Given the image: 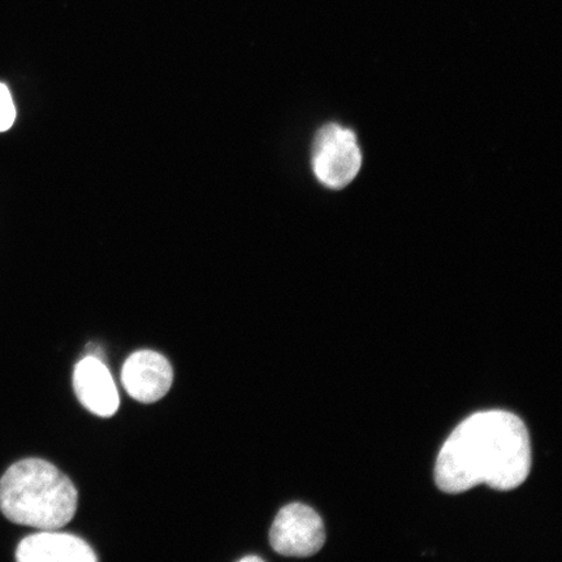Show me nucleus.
Wrapping results in <instances>:
<instances>
[{
    "label": "nucleus",
    "mask_w": 562,
    "mask_h": 562,
    "mask_svg": "<svg viewBox=\"0 0 562 562\" xmlns=\"http://www.w3.org/2000/svg\"><path fill=\"white\" fill-rule=\"evenodd\" d=\"M531 470L529 431L515 414L487 411L473 414L454 428L440 449L435 482L447 494H462L487 484L515 490Z\"/></svg>",
    "instance_id": "f257e3e1"
},
{
    "label": "nucleus",
    "mask_w": 562,
    "mask_h": 562,
    "mask_svg": "<svg viewBox=\"0 0 562 562\" xmlns=\"http://www.w3.org/2000/svg\"><path fill=\"white\" fill-rule=\"evenodd\" d=\"M77 502L72 481L45 460H21L0 477V510L16 525L59 530L72 521Z\"/></svg>",
    "instance_id": "f03ea898"
},
{
    "label": "nucleus",
    "mask_w": 562,
    "mask_h": 562,
    "mask_svg": "<svg viewBox=\"0 0 562 562\" xmlns=\"http://www.w3.org/2000/svg\"><path fill=\"white\" fill-rule=\"evenodd\" d=\"M312 165L323 186L331 189L349 186L362 166L356 133L339 124L323 126L314 138Z\"/></svg>",
    "instance_id": "7ed1b4c3"
},
{
    "label": "nucleus",
    "mask_w": 562,
    "mask_h": 562,
    "mask_svg": "<svg viewBox=\"0 0 562 562\" xmlns=\"http://www.w3.org/2000/svg\"><path fill=\"white\" fill-rule=\"evenodd\" d=\"M326 542L322 518L305 504L293 503L278 513L270 530V543L286 558H308Z\"/></svg>",
    "instance_id": "20e7f679"
},
{
    "label": "nucleus",
    "mask_w": 562,
    "mask_h": 562,
    "mask_svg": "<svg viewBox=\"0 0 562 562\" xmlns=\"http://www.w3.org/2000/svg\"><path fill=\"white\" fill-rule=\"evenodd\" d=\"M173 370L167 358L153 350H139L128 357L122 370V383L136 402L153 404L171 390Z\"/></svg>",
    "instance_id": "39448f33"
},
{
    "label": "nucleus",
    "mask_w": 562,
    "mask_h": 562,
    "mask_svg": "<svg viewBox=\"0 0 562 562\" xmlns=\"http://www.w3.org/2000/svg\"><path fill=\"white\" fill-rule=\"evenodd\" d=\"M74 389L80 403L95 416L112 417L121 404L114 379L101 358L94 356L76 364Z\"/></svg>",
    "instance_id": "423d86ee"
},
{
    "label": "nucleus",
    "mask_w": 562,
    "mask_h": 562,
    "mask_svg": "<svg viewBox=\"0 0 562 562\" xmlns=\"http://www.w3.org/2000/svg\"><path fill=\"white\" fill-rule=\"evenodd\" d=\"M19 562H95L97 557L86 540L70 533L42 530L19 543Z\"/></svg>",
    "instance_id": "0eeeda50"
},
{
    "label": "nucleus",
    "mask_w": 562,
    "mask_h": 562,
    "mask_svg": "<svg viewBox=\"0 0 562 562\" xmlns=\"http://www.w3.org/2000/svg\"><path fill=\"white\" fill-rule=\"evenodd\" d=\"M16 119L15 103H13L11 91L5 83L0 82V132L11 128Z\"/></svg>",
    "instance_id": "6e6552de"
},
{
    "label": "nucleus",
    "mask_w": 562,
    "mask_h": 562,
    "mask_svg": "<svg viewBox=\"0 0 562 562\" xmlns=\"http://www.w3.org/2000/svg\"><path fill=\"white\" fill-rule=\"evenodd\" d=\"M241 562H246V561H263V559L261 558H258V557H246L244 559L240 560Z\"/></svg>",
    "instance_id": "1a4fd4ad"
}]
</instances>
